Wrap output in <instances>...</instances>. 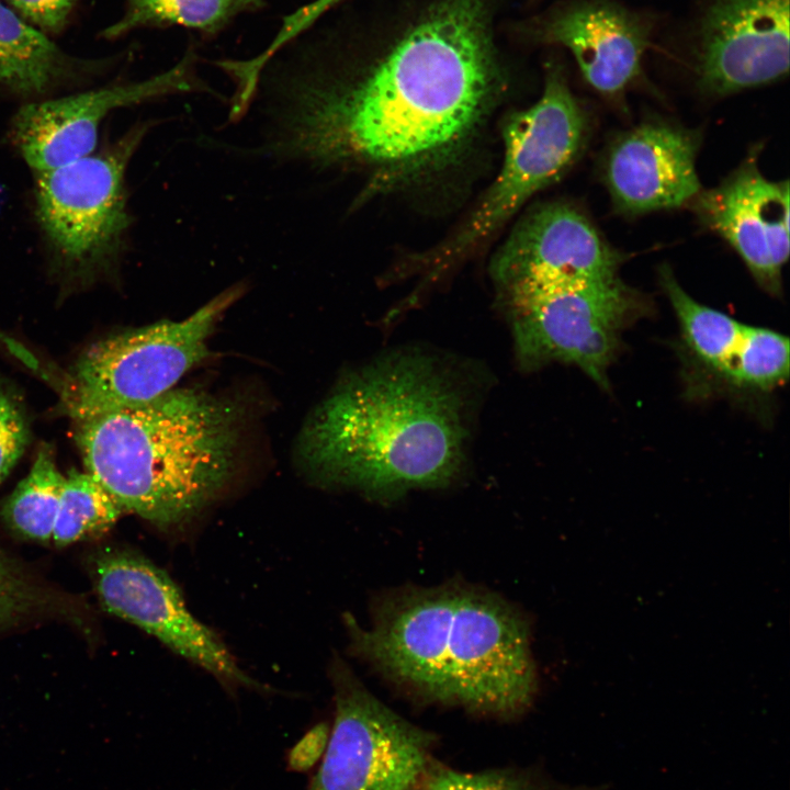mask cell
<instances>
[{"label": "cell", "instance_id": "obj_1", "mask_svg": "<svg viewBox=\"0 0 790 790\" xmlns=\"http://www.w3.org/2000/svg\"><path fill=\"white\" fill-rule=\"evenodd\" d=\"M493 0H435L368 66L316 22L260 71L283 105L284 150L318 165L406 167L447 153L474 127L498 80Z\"/></svg>", "mask_w": 790, "mask_h": 790}, {"label": "cell", "instance_id": "obj_2", "mask_svg": "<svg viewBox=\"0 0 790 790\" xmlns=\"http://www.w3.org/2000/svg\"><path fill=\"white\" fill-rule=\"evenodd\" d=\"M436 359L399 352L347 377L317 408L301 442L323 483L391 501L454 481L465 461L466 399Z\"/></svg>", "mask_w": 790, "mask_h": 790}, {"label": "cell", "instance_id": "obj_3", "mask_svg": "<svg viewBox=\"0 0 790 790\" xmlns=\"http://www.w3.org/2000/svg\"><path fill=\"white\" fill-rule=\"evenodd\" d=\"M352 650L430 702L501 720L533 702L537 676L526 620L477 588L408 589L383 599L368 629L345 618Z\"/></svg>", "mask_w": 790, "mask_h": 790}, {"label": "cell", "instance_id": "obj_4", "mask_svg": "<svg viewBox=\"0 0 790 790\" xmlns=\"http://www.w3.org/2000/svg\"><path fill=\"white\" fill-rule=\"evenodd\" d=\"M239 411L193 390L77 421L86 472L129 511L173 527L225 485L236 456Z\"/></svg>", "mask_w": 790, "mask_h": 790}, {"label": "cell", "instance_id": "obj_5", "mask_svg": "<svg viewBox=\"0 0 790 790\" xmlns=\"http://www.w3.org/2000/svg\"><path fill=\"white\" fill-rule=\"evenodd\" d=\"M149 122L109 147L35 173V206L60 291L71 293L114 270L132 225L125 173Z\"/></svg>", "mask_w": 790, "mask_h": 790}, {"label": "cell", "instance_id": "obj_6", "mask_svg": "<svg viewBox=\"0 0 790 790\" xmlns=\"http://www.w3.org/2000/svg\"><path fill=\"white\" fill-rule=\"evenodd\" d=\"M497 285L522 368L574 364L609 387L621 334L643 308L619 276L578 282L524 275Z\"/></svg>", "mask_w": 790, "mask_h": 790}, {"label": "cell", "instance_id": "obj_7", "mask_svg": "<svg viewBox=\"0 0 790 790\" xmlns=\"http://www.w3.org/2000/svg\"><path fill=\"white\" fill-rule=\"evenodd\" d=\"M235 285L181 320H161L91 345L63 386V407L76 421L147 405L163 396L207 354V340L240 297Z\"/></svg>", "mask_w": 790, "mask_h": 790}, {"label": "cell", "instance_id": "obj_8", "mask_svg": "<svg viewBox=\"0 0 790 790\" xmlns=\"http://www.w3.org/2000/svg\"><path fill=\"white\" fill-rule=\"evenodd\" d=\"M331 670L334 726L307 790H417L438 736L385 706L343 662Z\"/></svg>", "mask_w": 790, "mask_h": 790}, {"label": "cell", "instance_id": "obj_9", "mask_svg": "<svg viewBox=\"0 0 790 790\" xmlns=\"http://www.w3.org/2000/svg\"><path fill=\"white\" fill-rule=\"evenodd\" d=\"M503 134L500 172L438 263L455 259L485 238L531 195L558 178L579 154L585 116L560 69L548 71L541 98L511 115Z\"/></svg>", "mask_w": 790, "mask_h": 790}, {"label": "cell", "instance_id": "obj_10", "mask_svg": "<svg viewBox=\"0 0 790 790\" xmlns=\"http://www.w3.org/2000/svg\"><path fill=\"white\" fill-rule=\"evenodd\" d=\"M196 63L190 46L171 68L148 79L27 103L12 121V140L34 173L89 156L101 124L114 110L167 95L212 92L198 76Z\"/></svg>", "mask_w": 790, "mask_h": 790}, {"label": "cell", "instance_id": "obj_11", "mask_svg": "<svg viewBox=\"0 0 790 790\" xmlns=\"http://www.w3.org/2000/svg\"><path fill=\"white\" fill-rule=\"evenodd\" d=\"M92 577L108 612L137 625L225 682L258 686L223 642L190 612L170 576L146 557L103 550L92 562Z\"/></svg>", "mask_w": 790, "mask_h": 790}, {"label": "cell", "instance_id": "obj_12", "mask_svg": "<svg viewBox=\"0 0 790 790\" xmlns=\"http://www.w3.org/2000/svg\"><path fill=\"white\" fill-rule=\"evenodd\" d=\"M698 81L723 97L789 71V0H713L700 29Z\"/></svg>", "mask_w": 790, "mask_h": 790}, {"label": "cell", "instance_id": "obj_13", "mask_svg": "<svg viewBox=\"0 0 790 790\" xmlns=\"http://www.w3.org/2000/svg\"><path fill=\"white\" fill-rule=\"evenodd\" d=\"M695 202L703 223L734 248L761 289L780 295L789 258L788 181L768 180L753 159Z\"/></svg>", "mask_w": 790, "mask_h": 790}, {"label": "cell", "instance_id": "obj_14", "mask_svg": "<svg viewBox=\"0 0 790 790\" xmlns=\"http://www.w3.org/2000/svg\"><path fill=\"white\" fill-rule=\"evenodd\" d=\"M620 256L577 210L548 204L522 218L495 255L496 283L517 276L568 281L618 278Z\"/></svg>", "mask_w": 790, "mask_h": 790}, {"label": "cell", "instance_id": "obj_15", "mask_svg": "<svg viewBox=\"0 0 790 790\" xmlns=\"http://www.w3.org/2000/svg\"><path fill=\"white\" fill-rule=\"evenodd\" d=\"M698 142L692 133L645 123L621 135L608 151L605 177L616 207L629 214L668 210L700 192Z\"/></svg>", "mask_w": 790, "mask_h": 790}, {"label": "cell", "instance_id": "obj_16", "mask_svg": "<svg viewBox=\"0 0 790 790\" xmlns=\"http://www.w3.org/2000/svg\"><path fill=\"white\" fill-rule=\"evenodd\" d=\"M650 22L616 2L585 0L555 11L539 36L565 46L587 83L599 93H622L641 74Z\"/></svg>", "mask_w": 790, "mask_h": 790}, {"label": "cell", "instance_id": "obj_17", "mask_svg": "<svg viewBox=\"0 0 790 790\" xmlns=\"http://www.w3.org/2000/svg\"><path fill=\"white\" fill-rule=\"evenodd\" d=\"M95 66L63 50L0 1V88L20 95H42Z\"/></svg>", "mask_w": 790, "mask_h": 790}, {"label": "cell", "instance_id": "obj_18", "mask_svg": "<svg viewBox=\"0 0 790 790\" xmlns=\"http://www.w3.org/2000/svg\"><path fill=\"white\" fill-rule=\"evenodd\" d=\"M264 7V0H126L123 15L100 36L116 40L138 29L178 26L213 37L239 15Z\"/></svg>", "mask_w": 790, "mask_h": 790}, {"label": "cell", "instance_id": "obj_19", "mask_svg": "<svg viewBox=\"0 0 790 790\" xmlns=\"http://www.w3.org/2000/svg\"><path fill=\"white\" fill-rule=\"evenodd\" d=\"M659 280L690 352L704 369L723 379L746 325L693 300L667 266L661 268Z\"/></svg>", "mask_w": 790, "mask_h": 790}, {"label": "cell", "instance_id": "obj_20", "mask_svg": "<svg viewBox=\"0 0 790 790\" xmlns=\"http://www.w3.org/2000/svg\"><path fill=\"white\" fill-rule=\"evenodd\" d=\"M65 476L53 449L42 444L29 474L3 500L0 516L16 535L36 542L52 540Z\"/></svg>", "mask_w": 790, "mask_h": 790}, {"label": "cell", "instance_id": "obj_21", "mask_svg": "<svg viewBox=\"0 0 790 790\" xmlns=\"http://www.w3.org/2000/svg\"><path fill=\"white\" fill-rule=\"evenodd\" d=\"M123 512L91 474L72 470L65 476L52 540L64 546L98 538L108 532Z\"/></svg>", "mask_w": 790, "mask_h": 790}, {"label": "cell", "instance_id": "obj_22", "mask_svg": "<svg viewBox=\"0 0 790 790\" xmlns=\"http://www.w3.org/2000/svg\"><path fill=\"white\" fill-rule=\"evenodd\" d=\"M788 375V338L767 328L746 325L723 380L735 387L770 392Z\"/></svg>", "mask_w": 790, "mask_h": 790}, {"label": "cell", "instance_id": "obj_23", "mask_svg": "<svg viewBox=\"0 0 790 790\" xmlns=\"http://www.w3.org/2000/svg\"><path fill=\"white\" fill-rule=\"evenodd\" d=\"M417 790H599L554 780L538 767L461 771L436 759Z\"/></svg>", "mask_w": 790, "mask_h": 790}, {"label": "cell", "instance_id": "obj_24", "mask_svg": "<svg viewBox=\"0 0 790 790\" xmlns=\"http://www.w3.org/2000/svg\"><path fill=\"white\" fill-rule=\"evenodd\" d=\"M54 606L55 597L0 551V628Z\"/></svg>", "mask_w": 790, "mask_h": 790}, {"label": "cell", "instance_id": "obj_25", "mask_svg": "<svg viewBox=\"0 0 790 790\" xmlns=\"http://www.w3.org/2000/svg\"><path fill=\"white\" fill-rule=\"evenodd\" d=\"M345 1L314 0L284 16L274 38L260 54L246 60H232L234 78L246 88L256 86L261 68L278 49Z\"/></svg>", "mask_w": 790, "mask_h": 790}, {"label": "cell", "instance_id": "obj_26", "mask_svg": "<svg viewBox=\"0 0 790 790\" xmlns=\"http://www.w3.org/2000/svg\"><path fill=\"white\" fill-rule=\"evenodd\" d=\"M29 441L24 405L9 385L0 382V484L23 455Z\"/></svg>", "mask_w": 790, "mask_h": 790}, {"label": "cell", "instance_id": "obj_27", "mask_svg": "<svg viewBox=\"0 0 790 790\" xmlns=\"http://www.w3.org/2000/svg\"><path fill=\"white\" fill-rule=\"evenodd\" d=\"M79 0H5L25 22L45 35L61 33Z\"/></svg>", "mask_w": 790, "mask_h": 790}, {"label": "cell", "instance_id": "obj_28", "mask_svg": "<svg viewBox=\"0 0 790 790\" xmlns=\"http://www.w3.org/2000/svg\"><path fill=\"white\" fill-rule=\"evenodd\" d=\"M329 738L326 723L313 727L293 748L290 755V765L297 770L311 768L325 753Z\"/></svg>", "mask_w": 790, "mask_h": 790}]
</instances>
